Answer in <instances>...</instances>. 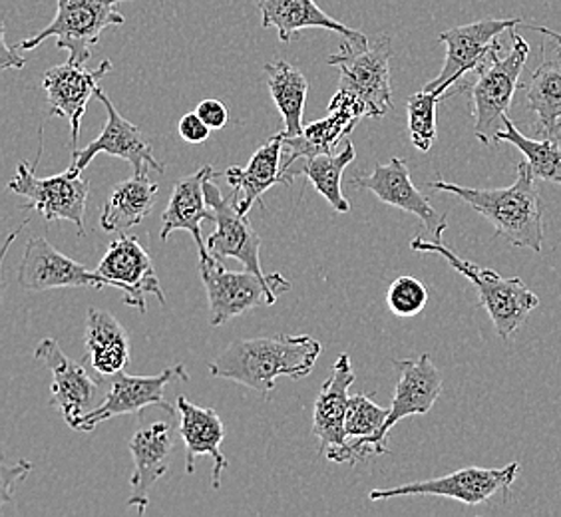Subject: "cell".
I'll use <instances>...</instances> for the list:
<instances>
[{
	"label": "cell",
	"instance_id": "7a4b0ae2",
	"mask_svg": "<svg viewBox=\"0 0 561 517\" xmlns=\"http://www.w3.org/2000/svg\"><path fill=\"white\" fill-rule=\"evenodd\" d=\"M431 189L454 194L470 205L496 229V235L506 239L514 248L531 249L541 253L543 248V205L536 175L528 162L518 165L516 182L504 189H476L436 180Z\"/></svg>",
	"mask_w": 561,
	"mask_h": 517
},
{
	"label": "cell",
	"instance_id": "9c48e42d",
	"mask_svg": "<svg viewBox=\"0 0 561 517\" xmlns=\"http://www.w3.org/2000/svg\"><path fill=\"white\" fill-rule=\"evenodd\" d=\"M12 194L22 195L28 202L26 211H38L46 223L56 219L72 221L78 227V238L87 235V204L90 195V182L78 175L72 177L68 172L58 173L53 177H38L34 165L19 163L16 175L9 182Z\"/></svg>",
	"mask_w": 561,
	"mask_h": 517
},
{
	"label": "cell",
	"instance_id": "d590c367",
	"mask_svg": "<svg viewBox=\"0 0 561 517\" xmlns=\"http://www.w3.org/2000/svg\"><path fill=\"white\" fill-rule=\"evenodd\" d=\"M33 472V463L21 460L16 463H2L0 474H2V485H0V506L11 502L12 485L19 484L26 475Z\"/></svg>",
	"mask_w": 561,
	"mask_h": 517
},
{
	"label": "cell",
	"instance_id": "ab89813d",
	"mask_svg": "<svg viewBox=\"0 0 561 517\" xmlns=\"http://www.w3.org/2000/svg\"><path fill=\"white\" fill-rule=\"evenodd\" d=\"M526 26H529V24H526ZM531 31H536V33L543 34V36H550L551 41H556V44L560 46L561 50V34L560 33H553V31H550V28H546V26H529Z\"/></svg>",
	"mask_w": 561,
	"mask_h": 517
},
{
	"label": "cell",
	"instance_id": "30bf717a",
	"mask_svg": "<svg viewBox=\"0 0 561 517\" xmlns=\"http://www.w3.org/2000/svg\"><path fill=\"white\" fill-rule=\"evenodd\" d=\"M518 474V462L507 463L504 468H465L434 480L394 485L387 490H373L368 497L373 502H387L402 496H440L453 497L466 506H478L488 502L497 492H504L507 499Z\"/></svg>",
	"mask_w": 561,
	"mask_h": 517
},
{
	"label": "cell",
	"instance_id": "d4e9b609",
	"mask_svg": "<svg viewBox=\"0 0 561 517\" xmlns=\"http://www.w3.org/2000/svg\"><path fill=\"white\" fill-rule=\"evenodd\" d=\"M283 140L285 131L271 136L260 150L251 156L245 168L231 165L221 177L233 189L231 199L241 214L248 216L249 209L261 202V195L279 184L280 163H283Z\"/></svg>",
	"mask_w": 561,
	"mask_h": 517
},
{
	"label": "cell",
	"instance_id": "4dcf8cb0",
	"mask_svg": "<svg viewBox=\"0 0 561 517\" xmlns=\"http://www.w3.org/2000/svg\"><path fill=\"white\" fill-rule=\"evenodd\" d=\"M267 87L275 106L279 108L285 124V136L295 138L302 131V114H305V102L309 94V82L299 68L289 65L287 60H277L265 65Z\"/></svg>",
	"mask_w": 561,
	"mask_h": 517
},
{
	"label": "cell",
	"instance_id": "d6986e66",
	"mask_svg": "<svg viewBox=\"0 0 561 517\" xmlns=\"http://www.w3.org/2000/svg\"><path fill=\"white\" fill-rule=\"evenodd\" d=\"M368 118L367 106L346 90H336L335 96L329 104V116L313 122L302 128L299 136L283 140V163L280 172L289 170L293 163L302 158H311L319 153H331L336 143L351 136L356 124Z\"/></svg>",
	"mask_w": 561,
	"mask_h": 517
},
{
	"label": "cell",
	"instance_id": "e0dca14e",
	"mask_svg": "<svg viewBox=\"0 0 561 517\" xmlns=\"http://www.w3.org/2000/svg\"><path fill=\"white\" fill-rule=\"evenodd\" d=\"M351 184L377 195L382 204L392 205L411 216L419 217L432 241L443 243L448 219L432 207L428 197L412 184L409 163L402 158H392L389 163H377L373 173L358 175Z\"/></svg>",
	"mask_w": 561,
	"mask_h": 517
},
{
	"label": "cell",
	"instance_id": "8d00e7d4",
	"mask_svg": "<svg viewBox=\"0 0 561 517\" xmlns=\"http://www.w3.org/2000/svg\"><path fill=\"white\" fill-rule=\"evenodd\" d=\"M178 129H180L182 140L187 141V143H204L211 134V128L197 116V112L185 114L184 118L180 119Z\"/></svg>",
	"mask_w": 561,
	"mask_h": 517
},
{
	"label": "cell",
	"instance_id": "74e56055",
	"mask_svg": "<svg viewBox=\"0 0 561 517\" xmlns=\"http://www.w3.org/2000/svg\"><path fill=\"white\" fill-rule=\"evenodd\" d=\"M195 112L211 129L226 128L227 122H229V112H227L226 104L219 102V100H214V97L199 102Z\"/></svg>",
	"mask_w": 561,
	"mask_h": 517
},
{
	"label": "cell",
	"instance_id": "8992f818",
	"mask_svg": "<svg viewBox=\"0 0 561 517\" xmlns=\"http://www.w3.org/2000/svg\"><path fill=\"white\" fill-rule=\"evenodd\" d=\"M119 2L128 0H58L53 22L33 38L22 41L19 48L33 50L44 41L56 38V46L68 50V62L84 66L102 31L126 22V16L118 12Z\"/></svg>",
	"mask_w": 561,
	"mask_h": 517
},
{
	"label": "cell",
	"instance_id": "f1b7e54d",
	"mask_svg": "<svg viewBox=\"0 0 561 517\" xmlns=\"http://www.w3.org/2000/svg\"><path fill=\"white\" fill-rule=\"evenodd\" d=\"M158 192L160 187L151 182L148 173L116 185L102 207L100 227L106 233H122L138 226L150 216Z\"/></svg>",
	"mask_w": 561,
	"mask_h": 517
},
{
	"label": "cell",
	"instance_id": "8fae6325",
	"mask_svg": "<svg viewBox=\"0 0 561 517\" xmlns=\"http://www.w3.org/2000/svg\"><path fill=\"white\" fill-rule=\"evenodd\" d=\"M190 380V372L184 365L165 368L160 375L153 377H131L124 370L110 377V388L104 400L96 409L90 410L87 416L78 424V432H90L96 428L102 422L112 421L116 416H130L140 414L141 410L148 406H160L168 414H175L178 406L165 400V387L173 382H185Z\"/></svg>",
	"mask_w": 561,
	"mask_h": 517
},
{
	"label": "cell",
	"instance_id": "44dd1931",
	"mask_svg": "<svg viewBox=\"0 0 561 517\" xmlns=\"http://www.w3.org/2000/svg\"><path fill=\"white\" fill-rule=\"evenodd\" d=\"M112 72V62L102 60L100 66L88 70L84 66L66 65L55 66L46 70L43 78V88L48 96V118L60 116L68 119L72 129V151L78 150V134L80 124L87 114L90 97L96 96L98 84L104 76Z\"/></svg>",
	"mask_w": 561,
	"mask_h": 517
},
{
	"label": "cell",
	"instance_id": "4fadbf2b",
	"mask_svg": "<svg viewBox=\"0 0 561 517\" xmlns=\"http://www.w3.org/2000/svg\"><path fill=\"white\" fill-rule=\"evenodd\" d=\"M355 370L348 355L339 356L331 375L324 380L314 400L313 434L319 440V453L329 462L355 466L356 453L346 440L345 421L348 409V388L355 382Z\"/></svg>",
	"mask_w": 561,
	"mask_h": 517
},
{
	"label": "cell",
	"instance_id": "7c38bea8",
	"mask_svg": "<svg viewBox=\"0 0 561 517\" xmlns=\"http://www.w3.org/2000/svg\"><path fill=\"white\" fill-rule=\"evenodd\" d=\"M518 24H522V19H506V21L490 19V21L472 22V24L456 26L440 33L438 38L440 43L446 44V60L440 74L422 90L448 96L450 88L456 87L462 80V76L476 72L486 62L488 56L497 48H502V44L497 43L500 34L514 31Z\"/></svg>",
	"mask_w": 561,
	"mask_h": 517
},
{
	"label": "cell",
	"instance_id": "83f0119b",
	"mask_svg": "<svg viewBox=\"0 0 561 517\" xmlns=\"http://www.w3.org/2000/svg\"><path fill=\"white\" fill-rule=\"evenodd\" d=\"M90 365L100 377H114L130 363V338L114 314L90 307L84 326Z\"/></svg>",
	"mask_w": 561,
	"mask_h": 517
},
{
	"label": "cell",
	"instance_id": "ba28073f",
	"mask_svg": "<svg viewBox=\"0 0 561 517\" xmlns=\"http://www.w3.org/2000/svg\"><path fill=\"white\" fill-rule=\"evenodd\" d=\"M219 175V173H217ZM217 175L209 177L206 182V199L211 214L209 221L216 223V231L207 239V251L209 255L226 261V258H238L243 267L260 275L261 279L267 280L271 285L291 289V283L285 279L280 273L265 275L261 269V239L253 226L249 223V217L241 214L231 197H224L221 189L217 187Z\"/></svg>",
	"mask_w": 561,
	"mask_h": 517
},
{
	"label": "cell",
	"instance_id": "52a82bcc",
	"mask_svg": "<svg viewBox=\"0 0 561 517\" xmlns=\"http://www.w3.org/2000/svg\"><path fill=\"white\" fill-rule=\"evenodd\" d=\"M199 273L209 301L211 326L229 323L260 305H275L280 292L287 291L261 279L253 271H227L214 255L199 257Z\"/></svg>",
	"mask_w": 561,
	"mask_h": 517
},
{
	"label": "cell",
	"instance_id": "cb8c5ba5",
	"mask_svg": "<svg viewBox=\"0 0 561 517\" xmlns=\"http://www.w3.org/2000/svg\"><path fill=\"white\" fill-rule=\"evenodd\" d=\"M217 175L211 165H204L173 185L168 207L163 211V226L160 238L168 241L173 231H187L194 238L199 257L209 255L202 233V223L209 221V205L206 199V182Z\"/></svg>",
	"mask_w": 561,
	"mask_h": 517
},
{
	"label": "cell",
	"instance_id": "277c9868",
	"mask_svg": "<svg viewBox=\"0 0 561 517\" xmlns=\"http://www.w3.org/2000/svg\"><path fill=\"white\" fill-rule=\"evenodd\" d=\"M497 48L488 56L486 62L476 70L474 84L468 87L474 114V134L484 146L496 140L500 124L504 126V116L512 106V97L518 90L519 74L528 60L529 44L524 36L512 31V50L500 56Z\"/></svg>",
	"mask_w": 561,
	"mask_h": 517
},
{
	"label": "cell",
	"instance_id": "ffe728a7",
	"mask_svg": "<svg viewBox=\"0 0 561 517\" xmlns=\"http://www.w3.org/2000/svg\"><path fill=\"white\" fill-rule=\"evenodd\" d=\"M392 365L399 370V384L390 402L389 418L378 434V456L390 453L387 436L399 422L431 412L443 394V375L434 367L431 355H422L419 360H392Z\"/></svg>",
	"mask_w": 561,
	"mask_h": 517
},
{
	"label": "cell",
	"instance_id": "7402d4cb",
	"mask_svg": "<svg viewBox=\"0 0 561 517\" xmlns=\"http://www.w3.org/2000/svg\"><path fill=\"white\" fill-rule=\"evenodd\" d=\"M128 448L134 460L128 507H134L140 516H144L150 504V492L153 485L168 474V460L173 448L172 424L153 422L148 428H140L131 436Z\"/></svg>",
	"mask_w": 561,
	"mask_h": 517
},
{
	"label": "cell",
	"instance_id": "5bb4252c",
	"mask_svg": "<svg viewBox=\"0 0 561 517\" xmlns=\"http://www.w3.org/2000/svg\"><path fill=\"white\" fill-rule=\"evenodd\" d=\"M96 97L104 104L106 114H108L106 126L100 131L96 140L90 141L87 148L72 151V163L66 170L68 175H72V177L82 175L90 162L100 153H108L119 160H126L130 163L134 175H144V173H148V170L158 173L165 172V163L153 158L151 146L144 140L140 128L119 114L116 106L112 104V100L102 92V88H98Z\"/></svg>",
	"mask_w": 561,
	"mask_h": 517
},
{
	"label": "cell",
	"instance_id": "e575fe53",
	"mask_svg": "<svg viewBox=\"0 0 561 517\" xmlns=\"http://www.w3.org/2000/svg\"><path fill=\"white\" fill-rule=\"evenodd\" d=\"M428 302V291L422 285L421 280L414 277H399L392 280V285L387 291V305H389L390 313L402 317V319H411L424 311Z\"/></svg>",
	"mask_w": 561,
	"mask_h": 517
},
{
	"label": "cell",
	"instance_id": "f35d334b",
	"mask_svg": "<svg viewBox=\"0 0 561 517\" xmlns=\"http://www.w3.org/2000/svg\"><path fill=\"white\" fill-rule=\"evenodd\" d=\"M0 46H2V56H0V68L2 70H9V68H16V70H21L24 68V58L19 56L16 53V48H11L9 43H7V36H4V28H2V33H0Z\"/></svg>",
	"mask_w": 561,
	"mask_h": 517
},
{
	"label": "cell",
	"instance_id": "484cf974",
	"mask_svg": "<svg viewBox=\"0 0 561 517\" xmlns=\"http://www.w3.org/2000/svg\"><path fill=\"white\" fill-rule=\"evenodd\" d=\"M261 11V24L265 28H275L280 43H291L293 36L305 28H327L343 34V38H353L365 43L367 36L345 26L343 22L331 19L319 9L314 0H257Z\"/></svg>",
	"mask_w": 561,
	"mask_h": 517
},
{
	"label": "cell",
	"instance_id": "ac0fdd59",
	"mask_svg": "<svg viewBox=\"0 0 561 517\" xmlns=\"http://www.w3.org/2000/svg\"><path fill=\"white\" fill-rule=\"evenodd\" d=\"M96 271L114 283V287L122 292V301L140 313H146L148 309L146 295H153L165 305V295L151 257L138 238L118 235L114 239Z\"/></svg>",
	"mask_w": 561,
	"mask_h": 517
},
{
	"label": "cell",
	"instance_id": "9a60e30c",
	"mask_svg": "<svg viewBox=\"0 0 561 517\" xmlns=\"http://www.w3.org/2000/svg\"><path fill=\"white\" fill-rule=\"evenodd\" d=\"M34 356L53 372V397L48 400V406L60 410L66 424L76 430L82 416L96 409L102 378L94 380L88 375L87 368L70 360L55 338H43Z\"/></svg>",
	"mask_w": 561,
	"mask_h": 517
},
{
	"label": "cell",
	"instance_id": "1f68e13d",
	"mask_svg": "<svg viewBox=\"0 0 561 517\" xmlns=\"http://www.w3.org/2000/svg\"><path fill=\"white\" fill-rule=\"evenodd\" d=\"M389 418V409L378 406L368 394H353L346 409V440L353 446L356 458L365 460L368 453H377L378 434Z\"/></svg>",
	"mask_w": 561,
	"mask_h": 517
},
{
	"label": "cell",
	"instance_id": "5b68a950",
	"mask_svg": "<svg viewBox=\"0 0 561 517\" xmlns=\"http://www.w3.org/2000/svg\"><path fill=\"white\" fill-rule=\"evenodd\" d=\"M389 36L370 41L343 38L341 50L327 58V65L339 68V90H346L367 106L368 118H382L392 110L390 88Z\"/></svg>",
	"mask_w": 561,
	"mask_h": 517
},
{
	"label": "cell",
	"instance_id": "6da1fadb",
	"mask_svg": "<svg viewBox=\"0 0 561 517\" xmlns=\"http://www.w3.org/2000/svg\"><path fill=\"white\" fill-rule=\"evenodd\" d=\"M323 346L309 334H277L233 341L209 365V375L270 397L280 377H309Z\"/></svg>",
	"mask_w": 561,
	"mask_h": 517
},
{
	"label": "cell",
	"instance_id": "2e32d148",
	"mask_svg": "<svg viewBox=\"0 0 561 517\" xmlns=\"http://www.w3.org/2000/svg\"><path fill=\"white\" fill-rule=\"evenodd\" d=\"M19 285L24 291L31 292L72 287H114V283L104 275L98 271H88L82 263L66 257L44 238H33L26 243L19 267Z\"/></svg>",
	"mask_w": 561,
	"mask_h": 517
},
{
	"label": "cell",
	"instance_id": "603a6c76",
	"mask_svg": "<svg viewBox=\"0 0 561 517\" xmlns=\"http://www.w3.org/2000/svg\"><path fill=\"white\" fill-rule=\"evenodd\" d=\"M178 412H180V436L185 444V472L194 474L195 458L209 456L214 460V474L211 485H221V475L226 470V456L221 453V443L226 438L224 422L219 418L216 409L197 406L194 402L180 397L178 399Z\"/></svg>",
	"mask_w": 561,
	"mask_h": 517
},
{
	"label": "cell",
	"instance_id": "4316f807",
	"mask_svg": "<svg viewBox=\"0 0 561 517\" xmlns=\"http://www.w3.org/2000/svg\"><path fill=\"white\" fill-rule=\"evenodd\" d=\"M355 158V146L346 138L343 150L302 158L299 162L293 163L289 170H283L279 173V184L291 185L297 177L305 175L309 184L313 185L314 189L335 209V214L345 216L351 211V204L343 195L341 182H343V172Z\"/></svg>",
	"mask_w": 561,
	"mask_h": 517
},
{
	"label": "cell",
	"instance_id": "3957f363",
	"mask_svg": "<svg viewBox=\"0 0 561 517\" xmlns=\"http://www.w3.org/2000/svg\"><path fill=\"white\" fill-rule=\"evenodd\" d=\"M412 251L419 253H434L448 261L453 269L465 275L478 291L480 305L490 314L492 323L496 326V333L502 341H507L512 334H516L519 326L528 319L534 309H538L540 299L529 289L522 277H502L494 269L478 267L472 261L460 258L453 249L432 239L416 238L411 241Z\"/></svg>",
	"mask_w": 561,
	"mask_h": 517
},
{
	"label": "cell",
	"instance_id": "836d02e7",
	"mask_svg": "<svg viewBox=\"0 0 561 517\" xmlns=\"http://www.w3.org/2000/svg\"><path fill=\"white\" fill-rule=\"evenodd\" d=\"M444 94L421 90L407 102V116H409V134L414 148L431 151L436 141V108Z\"/></svg>",
	"mask_w": 561,
	"mask_h": 517
},
{
	"label": "cell",
	"instance_id": "f546056e",
	"mask_svg": "<svg viewBox=\"0 0 561 517\" xmlns=\"http://www.w3.org/2000/svg\"><path fill=\"white\" fill-rule=\"evenodd\" d=\"M524 90L526 108L536 114L541 136L558 140L561 129V58H543Z\"/></svg>",
	"mask_w": 561,
	"mask_h": 517
},
{
	"label": "cell",
	"instance_id": "d6a6232c",
	"mask_svg": "<svg viewBox=\"0 0 561 517\" xmlns=\"http://www.w3.org/2000/svg\"><path fill=\"white\" fill-rule=\"evenodd\" d=\"M496 141H510L518 148L528 162L529 170L546 182L561 185V148L558 140H531L528 136H524L510 116H504V129H500L496 134Z\"/></svg>",
	"mask_w": 561,
	"mask_h": 517
}]
</instances>
